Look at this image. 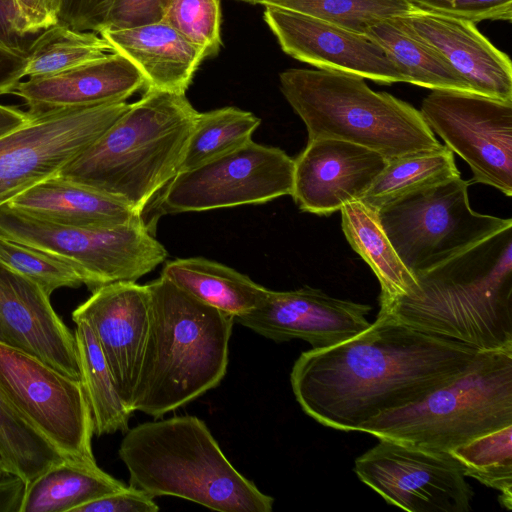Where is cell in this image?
<instances>
[{
  "mask_svg": "<svg viewBox=\"0 0 512 512\" xmlns=\"http://www.w3.org/2000/svg\"><path fill=\"white\" fill-rule=\"evenodd\" d=\"M414 278L380 311L479 351H512V226Z\"/></svg>",
  "mask_w": 512,
  "mask_h": 512,
  "instance_id": "obj_2",
  "label": "cell"
},
{
  "mask_svg": "<svg viewBox=\"0 0 512 512\" xmlns=\"http://www.w3.org/2000/svg\"><path fill=\"white\" fill-rule=\"evenodd\" d=\"M31 115L17 107L0 104V137L23 126Z\"/></svg>",
  "mask_w": 512,
  "mask_h": 512,
  "instance_id": "obj_45",
  "label": "cell"
},
{
  "mask_svg": "<svg viewBox=\"0 0 512 512\" xmlns=\"http://www.w3.org/2000/svg\"><path fill=\"white\" fill-rule=\"evenodd\" d=\"M460 177L453 152L440 150L406 155L389 160L359 200L378 211L410 193Z\"/></svg>",
  "mask_w": 512,
  "mask_h": 512,
  "instance_id": "obj_29",
  "label": "cell"
},
{
  "mask_svg": "<svg viewBox=\"0 0 512 512\" xmlns=\"http://www.w3.org/2000/svg\"><path fill=\"white\" fill-rule=\"evenodd\" d=\"M0 344L80 380L74 334L54 311L50 295L1 261Z\"/></svg>",
  "mask_w": 512,
  "mask_h": 512,
  "instance_id": "obj_19",
  "label": "cell"
},
{
  "mask_svg": "<svg viewBox=\"0 0 512 512\" xmlns=\"http://www.w3.org/2000/svg\"><path fill=\"white\" fill-rule=\"evenodd\" d=\"M371 306L332 297L320 289L304 286L290 291H272L254 310L235 322L277 343L301 339L324 348L364 331Z\"/></svg>",
  "mask_w": 512,
  "mask_h": 512,
  "instance_id": "obj_16",
  "label": "cell"
},
{
  "mask_svg": "<svg viewBox=\"0 0 512 512\" xmlns=\"http://www.w3.org/2000/svg\"><path fill=\"white\" fill-rule=\"evenodd\" d=\"M126 487L97 463L64 459L26 484L20 512H75Z\"/></svg>",
  "mask_w": 512,
  "mask_h": 512,
  "instance_id": "obj_25",
  "label": "cell"
},
{
  "mask_svg": "<svg viewBox=\"0 0 512 512\" xmlns=\"http://www.w3.org/2000/svg\"><path fill=\"white\" fill-rule=\"evenodd\" d=\"M240 1H243V2H246V3H250V4H255L256 0H240Z\"/></svg>",
  "mask_w": 512,
  "mask_h": 512,
  "instance_id": "obj_47",
  "label": "cell"
},
{
  "mask_svg": "<svg viewBox=\"0 0 512 512\" xmlns=\"http://www.w3.org/2000/svg\"><path fill=\"white\" fill-rule=\"evenodd\" d=\"M160 276L197 300L234 318L257 308L269 290L247 275L203 257L169 261Z\"/></svg>",
  "mask_w": 512,
  "mask_h": 512,
  "instance_id": "obj_24",
  "label": "cell"
},
{
  "mask_svg": "<svg viewBox=\"0 0 512 512\" xmlns=\"http://www.w3.org/2000/svg\"><path fill=\"white\" fill-rule=\"evenodd\" d=\"M25 56L0 48V95L9 94L21 81Z\"/></svg>",
  "mask_w": 512,
  "mask_h": 512,
  "instance_id": "obj_43",
  "label": "cell"
},
{
  "mask_svg": "<svg viewBox=\"0 0 512 512\" xmlns=\"http://www.w3.org/2000/svg\"><path fill=\"white\" fill-rule=\"evenodd\" d=\"M147 287L150 325L131 408L160 418L221 383L235 318L162 276Z\"/></svg>",
  "mask_w": 512,
  "mask_h": 512,
  "instance_id": "obj_3",
  "label": "cell"
},
{
  "mask_svg": "<svg viewBox=\"0 0 512 512\" xmlns=\"http://www.w3.org/2000/svg\"><path fill=\"white\" fill-rule=\"evenodd\" d=\"M74 331L80 381L86 394L97 436L129 430L133 411L124 402L98 344L83 320L75 321Z\"/></svg>",
  "mask_w": 512,
  "mask_h": 512,
  "instance_id": "obj_28",
  "label": "cell"
},
{
  "mask_svg": "<svg viewBox=\"0 0 512 512\" xmlns=\"http://www.w3.org/2000/svg\"><path fill=\"white\" fill-rule=\"evenodd\" d=\"M7 203L32 216L72 226H110L142 219L125 203L57 174Z\"/></svg>",
  "mask_w": 512,
  "mask_h": 512,
  "instance_id": "obj_23",
  "label": "cell"
},
{
  "mask_svg": "<svg viewBox=\"0 0 512 512\" xmlns=\"http://www.w3.org/2000/svg\"><path fill=\"white\" fill-rule=\"evenodd\" d=\"M153 497L146 492L127 486L125 489L93 500L75 512H156Z\"/></svg>",
  "mask_w": 512,
  "mask_h": 512,
  "instance_id": "obj_40",
  "label": "cell"
},
{
  "mask_svg": "<svg viewBox=\"0 0 512 512\" xmlns=\"http://www.w3.org/2000/svg\"><path fill=\"white\" fill-rule=\"evenodd\" d=\"M0 459L26 484L66 459L0 390Z\"/></svg>",
  "mask_w": 512,
  "mask_h": 512,
  "instance_id": "obj_30",
  "label": "cell"
},
{
  "mask_svg": "<svg viewBox=\"0 0 512 512\" xmlns=\"http://www.w3.org/2000/svg\"><path fill=\"white\" fill-rule=\"evenodd\" d=\"M468 186L456 177L377 211L384 232L413 276L512 226L511 218L472 210Z\"/></svg>",
  "mask_w": 512,
  "mask_h": 512,
  "instance_id": "obj_9",
  "label": "cell"
},
{
  "mask_svg": "<svg viewBox=\"0 0 512 512\" xmlns=\"http://www.w3.org/2000/svg\"><path fill=\"white\" fill-rule=\"evenodd\" d=\"M388 161L376 151L347 141H308L294 160L291 196L302 211L330 215L360 200Z\"/></svg>",
  "mask_w": 512,
  "mask_h": 512,
  "instance_id": "obj_18",
  "label": "cell"
},
{
  "mask_svg": "<svg viewBox=\"0 0 512 512\" xmlns=\"http://www.w3.org/2000/svg\"><path fill=\"white\" fill-rule=\"evenodd\" d=\"M255 4L295 11L361 34L378 21L417 9L408 0H256Z\"/></svg>",
  "mask_w": 512,
  "mask_h": 512,
  "instance_id": "obj_34",
  "label": "cell"
},
{
  "mask_svg": "<svg viewBox=\"0 0 512 512\" xmlns=\"http://www.w3.org/2000/svg\"><path fill=\"white\" fill-rule=\"evenodd\" d=\"M113 0H60L58 23L76 31L105 29Z\"/></svg>",
  "mask_w": 512,
  "mask_h": 512,
  "instance_id": "obj_38",
  "label": "cell"
},
{
  "mask_svg": "<svg viewBox=\"0 0 512 512\" xmlns=\"http://www.w3.org/2000/svg\"><path fill=\"white\" fill-rule=\"evenodd\" d=\"M340 212L342 231L347 241L379 280L380 305L408 292L415 284V278L384 232L377 211L357 200L344 205Z\"/></svg>",
  "mask_w": 512,
  "mask_h": 512,
  "instance_id": "obj_26",
  "label": "cell"
},
{
  "mask_svg": "<svg viewBox=\"0 0 512 512\" xmlns=\"http://www.w3.org/2000/svg\"><path fill=\"white\" fill-rule=\"evenodd\" d=\"M11 475L8 470L6 469L5 465L3 464V462L1 461L0 459V480Z\"/></svg>",
  "mask_w": 512,
  "mask_h": 512,
  "instance_id": "obj_46",
  "label": "cell"
},
{
  "mask_svg": "<svg viewBox=\"0 0 512 512\" xmlns=\"http://www.w3.org/2000/svg\"><path fill=\"white\" fill-rule=\"evenodd\" d=\"M417 9L473 23L512 19V0H408Z\"/></svg>",
  "mask_w": 512,
  "mask_h": 512,
  "instance_id": "obj_37",
  "label": "cell"
},
{
  "mask_svg": "<svg viewBox=\"0 0 512 512\" xmlns=\"http://www.w3.org/2000/svg\"><path fill=\"white\" fill-rule=\"evenodd\" d=\"M400 20L440 55L473 93L512 101L511 60L475 23L420 9Z\"/></svg>",
  "mask_w": 512,
  "mask_h": 512,
  "instance_id": "obj_20",
  "label": "cell"
},
{
  "mask_svg": "<svg viewBox=\"0 0 512 512\" xmlns=\"http://www.w3.org/2000/svg\"><path fill=\"white\" fill-rule=\"evenodd\" d=\"M480 352L379 311L357 335L303 352L290 381L308 416L326 427L358 431L379 414L416 402L454 379Z\"/></svg>",
  "mask_w": 512,
  "mask_h": 512,
  "instance_id": "obj_1",
  "label": "cell"
},
{
  "mask_svg": "<svg viewBox=\"0 0 512 512\" xmlns=\"http://www.w3.org/2000/svg\"><path fill=\"white\" fill-rule=\"evenodd\" d=\"M164 22L184 39L214 56L221 46V10L219 0H169Z\"/></svg>",
  "mask_w": 512,
  "mask_h": 512,
  "instance_id": "obj_36",
  "label": "cell"
},
{
  "mask_svg": "<svg viewBox=\"0 0 512 512\" xmlns=\"http://www.w3.org/2000/svg\"><path fill=\"white\" fill-rule=\"evenodd\" d=\"M0 261L36 282L48 295L62 287L77 288L84 284L81 273L69 262L1 237Z\"/></svg>",
  "mask_w": 512,
  "mask_h": 512,
  "instance_id": "obj_35",
  "label": "cell"
},
{
  "mask_svg": "<svg viewBox=\"0 0 512 512\" xmlns=\"http://www.w3.org/2000/svg\"><path fill=\"white\" fill-rule=\"evenodd\" d=\"M145 86L137 68L111 52L82 65L18 82L9 92L25 102L28 113L48 112L123 102Z\"/></svg>",
  "mask_w": 512,
  "mask_h": 512,
  "instance_id": "obj_21",
  "label": "cell"
},
{
  "mask_svg": "<svg viewBox=\"0 0 512 512\" xmlns=\"http://www.w3.org/2000/svg\"><path fill=\"white\" fill-rule=\"evenodd\" d=\"M118 454L129 486L221 512H271L274 499L240 474L204 421L184 415L128 430Z\"/></svg>",
  "mask_w": 512,
  "mask_h": 512,
  "instance_id": "obj_5",
  "label": "cell"
},
{
  "mask_svg": "<svg viewBox=\"0 0 512 512\" xmlns=\"http://www.w3.org/2000/svg\"><path fill=\"white\" fill-rule=\"evenodd\" d=\"M111 52L110 45L97 33L76 31L57 23L31 41L25 55L23 76L37 77L61 72Z\"/></svg>",
  "mask_w": 512,
  "mask_h": 512,
  "instance_id": "obj_31",
  "label": "cell"
},
{
  "mask_svg": "<svg viewBox=\"0 0 512 512\" xmlns=\"http://www.w3.org/2000/svg\"><path fill=\"white\" fill-rule=\"evenodd\" d=\"M419 111L445 146L468 164L469 185L486 184L512 196V101L432 90Z\"/></svg>",
  "mask_w": 512,
  "mask_h": 512,
  "instance_id": "obj_14",
  "label": "cell"
},
{
  "mask_svg": "<svg viewBox=\"0 0 512 512\" xmlns=\"http://www.w3.org/2000/svg\"><path fill=\"white\" fill-rule=\"evenodd\" d=\"M355 460L358 478L410 512H468L474 492L450 452L388 438Z\"/></svg>",
  "mask_w": 512,
  "mask_h": 512,
  "instance_id": "obj_13",
  "label": "cell"
},
{
  "mask_svg": "<svg viewBox=\"0 0 512 512\" xmlns=\"http://www.w3.org/2000/svg\"><path fill=\"white\" fill-rule=\"evenodd\" d=\"M512 425V351H481L460 375L420 400L386 411L358 432L450 452Z\"/></svg>",
  "mask_w": 512,
  "mask_h": 512,
  "instance_id": "obj_7",
  "label": "cell"
},
{
  "mask_svg": "<svg viewBox=\"0 0 512 512\" xmlns=\"http://www.w3.org/2000/svg\"><path fill=\"white\" fill-rule=\"evenodd\" d=\"M263 17L281 49L299 61L380 84L404 82L385 51L365 34L278 7H265Z\"/></svg>",
  "mask_w": 512,
  "mask_h": 512,
  "instance_id": "obj_15",
  "label": "cell"
},
{
  "mask_svg": "<svg viewBox=\"0 0 512 512\" xmlns=\"http://www.w3.org/2000/svg\"><path fill=\"white\" fill-rule=\"evenodd\" d=\"M22 31L14 0H0V48L25 56L31 42Z\"/></svg>",
  "mask_w": 512,
  "mask_h": 512,
  "instance_id": "obj_42",
  "label": "cell"
},
{
  "mask_svg": "<svg viewBox=\"0 0 512 512\" xmlns=\"http://www.w3.org/2000/svg\"><path fill=\"white\" fill-rule=\"evenodd\" d=\"M199 112L185 94L146 90L57 175L142 211L179 172Z\"/></svg>",
  "mask_w": 512,
  "mask_h": 512,
  "instance_id": "obj_4",
  "label": "cell"
},
{
  "mask_svg": "<svg viewBox=\"0 0 512 512\" xmlns=\"http://www.w3.org/2000/svg\"><path fill=\"white\" fill-rule=\"evenodd\" d=\"M150 308L147 284L120 281L93 290L72 312L74 322L83 320L92 329L116 389L131 410L149 332Z\"/></svg>",
  "mask_w": 512,
  "mask_h": 512,
  "instance_id": "obj_17",
  "label": "cell"
},
{
  "mask_svg": "<svg viewBox=\"0 0 512 512\" xmlns=\"http://www.w3.org/2000/svg\"><path fill=\"white\" fill-rule=\"evenodd\" d=\"M100 36L113 52L141 73L146 90L185 94L205 53L163 20L123 29H105Z\"/></svg>",
  "mask_w": 512,
  "mask_h": 512,
  "instance_id": "obj_22",
  "label": "cell"
},
{
  "mask_svg": "<svg viewBox=\"0 0 512 512\" xmlns=\"http://www.w3.org/2000/svg\"><path fill=\"white\" fill-rule=\"evenodd\" d=\"M280 89L301 118L308 141L337 139L378 152L388 160L442 149L419 110L365 79L332 70L290 68Z\"/></svg>",
  "mask_w": 512,
  "mask_h": 512,
  "instance_id": "obj_6",
  "label": "cell"
},
{
  "mask_svg": "<svg viewBox=\"0 0 512 512\" xmlns=\"http://www.w3.org/2000/svg\"><path fill=\"white\" fill-rule=\"evenodd\" d=\"M466 477L500 492L501 505L512 504V425L483 434L453 450Z\"/></svg>",
  "mask_w": 512,
  "mask_h": 512,
  "instance_id": "obj_33",
  "label": "cell"
},
{
  "mask_svg": "<svg viewBox=\"0 0 512 512\" xmlns=\"http://www.w3.org/2000/svg\"><path fill=\"white\" fill-rule=\"evenodd\" d=\"M365 35L385 51L404 82L431 90L473 93L434 49L405 27L400 17L376 22Z\"/></svg>",
  "mask_w": 512,
  "mask_h": 512,
  "instance_id": "obj_27",
  "label": "cell"
},
{
  "mask_svg": "<svg viewBox=\"0 0 512 512\" xmlns=\"http://www.w3.org/2000/svg\"><path fill=\"white\" fill-rule=\"evenodd\" d=\"M25 35L58 23L60 0H14Z\"/></svg>",
  "mask_w": 512,
  "mask_h": 512,
  "instance_id": "obj_41",
  "label": "cell"
},
{
  "mask_svg": "<svg viewBox=\"0 0 512 512\" xmlns=\"http://www.w3.org/2000/svg\"><path fill=\"white\" fill-rule=\"evenodd\" d=\"M123 102L61 109L0 137V206L61 168L97 141L129 108Z\"/></svg>",
  "mask_w": 512,
  "mask_h": 512,
  "instance_id": "obj_12",
  "label": "cell"
},
{
  "mask_svg": "<svg viewBox=\"0 0 512 512\" xmlns=\"http://www.w3.org/2000/svg\"><path fill=\"white\" fill-rule=\"evenodd\" d=\"M0 390L66 459L96 463L93 418L80 380L0 344Z\"/></svg>",
  "mask_w": 512,
  "mask_h": 512,
  "instance_id": "obj_11",
  "label": "cell"
},
{
  "mask_svg": "<svg viewBox=\"0 0 512 512\" xmlns=\"http://www.w3.org/2000/svg\"><path fill=\"white\" fill-rule=\"evenodd\" d=\"M294 159L283 150L244 145L178 172L158 201L162 213L201 212L269 202L292 194Z\"/></svg>",
  "mask_w": 512,
  "mask_h": 512,
  "instance_id": "obj_10",
  "label": "cell"
},
{
  "mask_svg": "<svg viewBox=\"0 0 512 512\" xmlns=\"http://www.w3.org/2000/svg\"><path fill=\"white\" fill-rule=\"evenodd\" d=\"M26 483L15 475L0 480V512H20Z\"/></svg>",
  "mask_w": 512,
  "mask_h": 512,
  "instance_id": "obj_44",
  "label": "cell"
},
{
  "mask_svg": "<svg viewBox=\"0 0 512 512\" xmlns=\"http://www.w3.org/2000/svg\"><path fill=\"white\" fill-rule=\"evenodd\" d=\"M168 1L113 0L105 29H123L161 21Z\"/></svg>",
  "mask_w": 512,
  "mask_h": 512,
  "instance_id": "obj_39",
  "label": "cell"
},
{
  "mask_svg": "<svg viewBox=\"0 0 512 512\" xmlns=\"http://www.w3.org/2000/svg\"><path fill=\"white\" fill-rule=\"evenodd\" d=\"M261 120L236 107H223L197 116L179 172L196 167L252 140Z\"/></svg>",
  "mask_w": 512,
  "mask_h": 512,
  "instance_id": "obj_32",
  "label": "cell"
},
{
  "mask_svg": "<svg viewBox=\"0 0 512 512\" xmlns=\"http://www.w3.org/2000/svg\"><path fill=\"white\" fill-rule=\"evenodd\" d=\"M0 237L54 255L72 264L91 291L133 281L167 258L143 219L110 226H72L0 206Z\"/></svg>",
  "mask_w": 512,
  "mask_h": 512,
  "instance_id": "obj_8",
  "label": "cell"
}]
</instances>
